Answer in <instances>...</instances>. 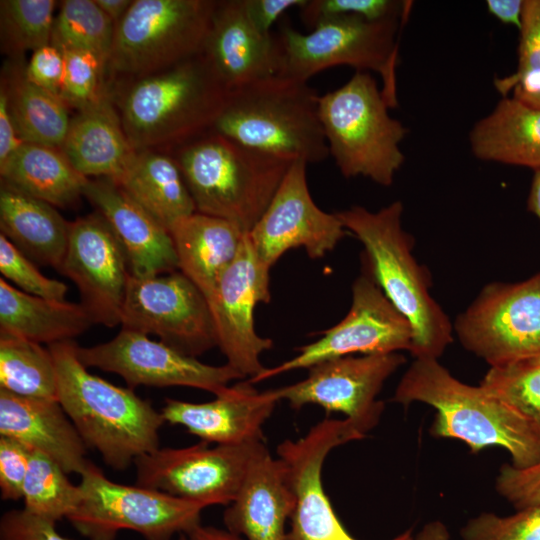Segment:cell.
I'll return each mask as SVG.
<instances>
[{
    "label": "cell",
    "mask_w": 540,
    "mask_h": 540,
    "mask_svg": "<svg viewBox=\"0 0 540 540\" xmlns=\"http://www.w3.org/2000/svg\"><path fill=\"white\" fill-rule=\"evenodd\" d=\"M392 401L432 406L436 415L430 434L436 438L460 440L473 453L500 447L509 453L515 468L540 462V428L483 386L455 378L438 359L415 358Z\"/></svg>",
    "instance_id": "1"
},
{
    "label": "cell",
    "mask_w": 540,
    "mask_h": 540,
    "mask_svg": "<svg viewBox=\"0 0 540 540\" xmlns=\"http://www.w3.org/2000/svg\"><path fill=\"white\" fill-rule=\"evenodd\" d=\"M73 340L48 346L57 372V400L87 448L100 453L106 465L122 471L159 448L165 423L152 404L91 374L77 355Z\"/></svg>",
    "instance_id": "2"
},
{
    "label": "cell",
    "mask_w": 540,
    "mask_h": 540,
    "mask_svg": "<svg viewBox=\"0 0 540 540\" xmlns=\"http://www.w3.org/2000/svg\"><path fill=\"white\" fill-rule=\"evenodd\" d=\"M336 214L363 244V263L383 293L411 324L412 356L438 359L452 341L453 327L430 294L427 271L412 254L413 238L402 227V202L376 212L353 206Z\"/></svg>",
    "instance_id": "3"
},
{
    "label": "cell",
    "mask_w": 540,
    "mask_h": 540,
    "mask_svg": "<svg viewBox=\"0 0 540 540\" xmlns=\"http://www.w3.org/2000/svg\"><path fill=\"white\" fill-rule=\"evenodd\" d=\"M196 212L226 219L249 233L293 161L209 130L174 149Z\"/></svg>",
    "instance_id": "4"
},
{
    "label": "cell",
    "mask_w": 540,
    "mask_h": 540,
    "mask_svg": "<svg viewBox=\"0 0 540 540\" xmlns=\"http://www.w3.org/2000/svg\"><path fill=\"white\" fill-rule=\"evenodd\" d=\"M319 97L306 81L266 77L229 91L211 130L275 157L319 163L329 156Z\"/></svg>",
    "instance_id": "5"
},
{
    "label": "cell",
    "mask_w": 540,
    "mask_h": 540,
    "mask_svg": "<svg viewBox=\"0 0 540 540\" xmlns=\"http://www.w3.org/2000/svg\"><path fill=\"white\" fill-rule=\"evenodd\" d=\"M227 95L199 54L139 77L122 100L120 119L137 151L154 146L176 149L211 130Z\"/></svg>",
    "instance_id": "6"
},
{
    "label": "cell",
    "mask_w": 540,
    "mask_h": 540,
    "mask_svg": "<svg viewBox=\"0 0 540 540\" xmlns=\"http://www.w3.org/2000/svg\"><path fill=\"white\" fill-rule=\"evenodd\" d=\"M376 80L356 72L340 88L319 97V116L331 155L346 178L363 176L390 186L404 163L400 144L407 134L390 116Z\"/></svg>",
    "instance_id": "7"
},
{
    "label": "cell",
    "mask_w": 540,
    "mask_h": 540,
    "mask_svg": "<svg viewBox=\"0 0 540 540\" xmlns=\"http://www.w3.org/2000/svg\"><path fill=\"white\" fill-rule=\"evenodd\" d=\"M403 20L337 16L321 21L307 34L284 26L277 39L278 75L308 82L316 73L338 65L351 66L358 72L371 70L381 75L382 93L389 106L395 107L397 35Z\"/></svg>",
    "instance_id": "8"
},
{
    "label": "cell",
    "mask_w": 540,
    "mask_h": 540,
    "mask_svg": "<svg viewBox=\"0 0 540 540\" xmlns=\"http://www.w3.org/2000/svg\"><path fill=\"white\" fill-rule=\"evenodd\" d=\"M216 3L133 0L115 26L108 67L143 77L201 54Z\"/></svg>",
    "instance_id": "9"
},
{
    "label": "cell",
    "mask_w": 540,
    "mask_h": 540,
    "mask_svg": "<svg viewBox=\"0 0 540 540\" xmlns=\"http://www.w3.org/2000/svg\"><path fill=\"white\" fill-rule=\"evenodd\" d=\"M81 500L67 518L88 540H115L121 530L171 540L200 524L203 506L167 493L109 480L92 462L80 474Z\"/></svg>",
    "instance_id": "10"
},
{
    "label": "cell",
    "mask_w": 540,
    "mask_h": 540,
    "mask_svg": "<svg viewBox=\"0 0 540 540\" xmlns=\"http://www.w3.org/2000/svg\"><path fill=\"white\" fill-rule=\"evenodd\" d=\"M454 330L464 348L490 366L540 354V273L486 285Z\"/></svg>",
    "instance_id": "11"
},
{
    "label": "cell",
    "mask_w": 540,
    "mask_h": 540,
    "mask_svg": "<svg viewBox=\"0 0 540 540\" xmlns=\"http://www.w3.org/2000/svg\"><path fill=\"white\" fill-rule=\"evenodd\" d=\"M121 325L156 335L161 342L195 358L217 346L207 299L181 271L151 277L131 275Z\"/></svg>",
    "instance_id": "12"
},
{
    "label": "cell",
    "mask_w": 540,
    "mask_h": 540,
    "mask_svg": "<svg viewBox=\"0 0 540 540\" xmlns=\"http://www.w3.org/2000/svg\"><path fill=\"white\" fill-rule=\"evenodd\" d=\"M363 265L361 275L353 283L352 305L344 319L325 331L317 341L299 348L295 357L248 379L251 383L357 353L410 352L413 340L411 324L389 301L368 267Z\"/></svg>",
    "instance_id": "13"
},
{
    "label": "cell",
    "mask_w": 540,
    "mask_h": 540,
    "mask_svg": "<svg viewBox=\"0 0 540 540\" xmlns=\"http://www.w3.org/2000/svg\"><path fill=\"white\" fill-rule=\"evenodd\" d=\"M264 441L182 448H158L138 457L136 484L194 502L204 508L229 505L244 481L250 460Z\"/></svg>",
    "instance_id": "14"
},
{
    "label": "cell",
    "mask_w": 540,
    "mask_h": 540,
    "mask_svg": "<svg viewBox=\"0 0 540 540\" xmlns=\"http://www.w3.org/2000/svg\"><path fill=\"white\" fill-rule=\"evenodd\" d=\"M405 363L398 353L344 356L309 368L308 376L277 388L293 409L308 404L341 412L364 437L380 421L384 402L377 400L385 381Z\"/></svg>",
    "instance_id": "15"
},
{
    "label": "cell",
    "mask_w": 540,
    "mask_h": 540,
    "mask_svg": "<svg viewBox=\"0 0 540 540\" xmlns=\"http://www.w3.org/2000/svg\"><path fill=\"white\" fill-rule=\"evenodd\" d=\"M86 367L116 373L133 389L137 386H186L218 395L233 380L244 377L229 364L213 366L181 353L147 335L121 329L110 341L77 347Z\"/></svg>",
    "instance_id": "16"
},
{
    "label": "cell",
    "mask_w": 540,
    "mask_h": 540,
    "mask_svg": "<svg viewBox=\"0 0 540 540\" xmlns=\"http://www.w3.org/2000/svg\"><path fill=\"white\" fill-rule=\"evenodd\" d=\"M270 269L246 234L237 257L208 300L217 346L227 364L244 378H254L266 369L260 357L273 346L271 339L257 334L254 325L256 305L271 300Z\"/></svg>",
    "instance_id": "17"
},
{
    "label": "cell",
    "mask_w": 540,
    "mask_h": 540,
    "mask_svg": "<svg viewBox=\"0 0 540 540\" xmlns=\"http://www.w3.org/2000/svg\"><path fill=\"white\" fill-rule=\"evenodd\" d=\"M307 163L295 160L266 211L247 233L259 257L270 267L292 248L303 247L318 259L335 248L347 230L336 213L321 210L309 192Z\"/></svg>",
    "instance_id": "18"
},
{
    "label": "cell",
    "mask_w": 540,
    "mask_h": 540,
    "mask_svg": "<svg viewBox=\"0 0 540 540\" xmlns=\"http://www.w3.org/2000/svg\"><path fill=\"white\" fill-rule=\"evenodd\" d=\"M60 272L77 285L81 304L95 323L121 324L130 266L120 241L97 211L69 222Z\"/></svg>",
    "instance_id": "19"
},
{
    "label": "cell",
    "mask_w": 540,
    "mask_h": 540,
    "mask_svg": "<svg viewBox=\"0 0 540 540\" xmlns=\"http://www.w3.org/2000/svg\"><path fill=\"white\" fill-rule=\"evenodd\" d=\"M337 446L336 434L322 426L278 445V457L287 466L296 496L286 540H357L342 525L322 484L325 459ZM413 539L412 529H408L390 540Z\"/></svg>",
    "instance_id": "20"
},
{
    "label": "cell",
    "mask_w": 540,
    "mask_h": 540,
    "mask_svg": "<svg viewBox=\"0 0 540 540\" xmlns=\"http://www.w3.org/2000/svg\"><path fill=\"white\" fill-rule=\"evenodd\" d=\"M280 400L277 389L260 392L246 380L209 402L166 398L161 414L165 422L185 427L201 441L237 445L264 441L262 427Z\"/></svg>",
    "instance_id": "21"
},
{
    "label": "cell",
    "mask_w": 540,
    "mask_h": 540,
    "mask_svg": "<svg viewBox=\"0 0 540 540\" xmlns=\"http://www.w3.org/2000/svg\"><path fill=\"white\" fill-rule=\"evenodd\" d=\"M201 55L229 91L277 75V39L261 34L248 19L242 0L217 1Z\"/></svg>",
    "instance_id": "22"
},
{
    "label": "cell",
    "mask_w": 540,
    "mask_h": 540,
    "mask_svg": "<svg viewBox=\"0 0 540 540\" xmlns=\"http://www.w3.org/2000/svg\"><path fill=\"white\" fill-rule=\"evenodd\" d=\"M296 504L286 464L264 442L255 450L241 488L226 508L228 531L246 540H286L285 524Z\"/></svg>",
    "instance_id": "23"
},
{
    "label": "cell",
    "mask_w": 540,
    "mask_h": 540,
    "mask_svg": "<svg viewBox=\"0 0 540 540\" xmlns=\"http://www.w3.org/2000/svg\"><path fill=\"white\" fill-rule=\"evenodd\" d=\"M84 196L120 241L131 275L151 277L177 271L178 259L169 231L117 183L106 178L89 179Z\"/></svg>",
    "instance_id": "24"
},
{
    "label": "cell",
    "mask_w": 540,
    "mask_h": 540,
    "mask_svg": "<svg viewBox=\"0 0 540 540\" xmlns=\"http://www.w3.org/2000/svg\"><path fill=\"white\" fill-rule=\"evenodd\" d=\"M0 436L55 461L67 474H81L87 446L58 400L19 396L0 389Z\"/></svg>",
    "instance_id": "25"
},
{
    "label": "cell",
    "mask_w": 540,
    "mask_h": 540,
    "mask_svg": "<svg viewBox=\"0 0 540 540\" xmlns=\"http://www.w3.org/2000/svg\"><path fill=\"white\" fill-rule=\"evenodd\" d=\"M60 149L85 177L106 178L116 183L138 153L107 95L71 118Z\"/></svg>",
    "instance_id": "26"
},
{
    "label": "cell",
    "mask_w": 540,
    "mask_h": 540,
    "mask_svg": "<svg viewBox=\"0 0 540 540\" xmlns=\"http://www.w3.org/2000/svg\"><path fill=\"white\" fill-rule=\"evenodd\" d=\"M169 233L178 269L208 302L222 275L237 257L247 233L233 222L199 212L176 222Z\"/></svg>",
    "instance_id": "27"
},
{
    "label": "cell",
    "mask_w": 540,
    "mask_h": 540,
    "mask_svg": "<svg viewBox=\"0 0 540 540\" xmlns=\"http://www.w3.org/2000/svg\"><path fill=\"white\" fill-rule=\"evenodd\" d=\"M0 229L34 263L61 270L69 222L53 205L1 180Z\"/></svg>",
    "instance_id": "28"
},
{
    "label": "cell",
    "mask_w": 540,
    "mask_h": 540,
    "mask_svg": "<svg viewBox=\"0 0 540 540\" xmlns=\"http://www.w3.org/2000/svg\"><path fill=\"white\" fill-rule=\"evenodd\" d=\"M473 155L483 161L540 169V109L503 96L471 129Z\"/></svg>",
    "instance_id": "29"
},
{
    "label": "cell",
    "mask_w": 540,
    "mask_h": 540,
    "mask_svg": "<svg viewBox=\"0 0 540 540\" xmlns=\"http://www.w3.org/2000/svg\"><path fill=\"white\" fill-rule=\"evenodd\" d=\"M94 323L81 303L34 296L0 279V334L51 345L72 340Z\"/></svg>",
    "instance_id": "30"
},
{
    "label": "cell",
    "mask_w": 540,
    "mask_h": 540,
    "mask_svg": "<svg viewBox=\"0 0 540 540\" xmlns=\"http://www.w3.org/2000/svg\"><path fill=\"white\" fill-rule=\"evenodd\" d=\"M117 184L168 231L176 222L196 212L191 193L172 155L138 151Z\"/></svg>",
    "instance_id": "31"
},
{
    "label": "cell",
    "mask_w": 540,
    "mask_h": 540,
    "mask_svg": "<svg viewBox=\"0 0 540 540\" xmlns=\"http://www.w3.org/2000/svg\"><path fill=\"white\" fill-rule=\"evenodd\" d=\"M1 180L53 206L81 196L90 178L78 172L60 148L24 142L0 165Z\"/></svg>",
    "instance_id": "32"
},
{
    "label": "cell",
    "mask_w": 540,
    "mask_h": 540,
    "mask_svg": "<svg viewBox=\"0 0 540 540\" xmlns=\"http://www.w3.org/2000/svg\"><path fill=\"white\" fill-rule=\"evenodd\" d=\"M10 111L23 142L60 148L69 129L68 105L27 80L24 69H12L1 77Z\"/></svg>",
    "instance_id": "33"
},
{
    "label": "cell",
    "mask_w": 540,
    "mask_h": 540,
    "mask_svg": "<svg viewBox=\"0 0 540 540\" xmlns=\"http://www.w3.org/2000/svg\"><path fill=\"white\" fill-rule=\"evenodd\" d=\"M0 389L57 400V372L50 350L27 339L0 334Z\"/></svg>",
    "instance_id": "34"
},
{
    "label": "cell",
    "mask_w": 540,
    "mask_h": 540,
    "mask_svg": "<svg viewBox=\"0 0 540 540\" xmlns=\"http://www.w3.org/2000/svg\"><path fill=\"white\" fill-rule=\"evenodd\" d=\"M115 26L95 0H65L54 19L51 44L61 51L91 52L108 63Z\"/></svg>",
    "instance_id": "35"
},
{
    "label": "cell",
    "mask_w": 540,
    "mask_h": 540,
    "mask_svg": "<svg viewBox=\"0 0 540 540\" xmlns=\"http://www.w3.org/2000/svg\"><path fill=\"white\" fill-rule=\"evenodd\" d=\"M24 509L54 522L68 518L81 500V489L51 458L31 450L23 485Z\"/></svg>",
    "instance_id": "36"
},
{
    "label": "cell",
    "mask_w": 540,
    "mask_h": 540,
    "mask_svg": "<svg viewBox=\"0 0 540 540\" xmlns=\"http://www.w3.org/2000/svg\"><path fill=\"white\" fill-rule=\"evenodd\" d=\"M54 0H1V45L11 56L50 45L54 24Z\"/></svg>",
    "instance_id": "37"
},
{
    "label": "cell",
    "mask_w": 540,
    "mask_h": 540,
    "mask_svg": "<svg viewBox=\"0 0 540 540\" xmlns=\"http://www.w3.org/2000/svg\"><path fill=\"white\" fill-rule=\"evenodd\" d=\"M480 385L540 428V354L490 366Z\"/></svg>",
    "instance_id": "38"
},
{
    "label": "cell",
    "mask_w": 540,
    "mask_h": 540,
    "mask_svg": "<svg viewBox=\"0 0 540 540\" xmlns=\"http://www.w3.org/2000/svg\"><path fill=\"white\" fill-rule=\"evenodd\" d=\"M64 76L60 97L79 111L95 104L106 94L102 76L108 63L98 55L77 50H64Z\"/></svg>",
    "instance_id": "39"
},
{
    "label": "cell",
    "mask_w": 540,
    "mask_h": 540,
    "mask_svg": "<svg viewBox=\"0 0 540 540\" xmlns=\"http://www.w3.org/2000/svg\"><path fill=\"white\" fill-rule=\"evenodd\" d=\"M460 540H540V504L509 516L481 513L461 528Z\"/></svg>",
    "instance_id": "40"
},
{
    "label": "cell",
    "mask_w": 540,
    "mask_h": 540,
    "mask_svg": "<svg viewBox=\"0 0 540 540\" xmlns=\"http://www.w3.org/2000/svg\"><path fill=\"white\" fill-rule=\"evenodd\" d=\"M410 2L396 0H305L299 7L301 20L311 29L337 16H358L370 21L405 18Z\"/></svg>",
    "instance_id": "41"
},
{
    "label": "cell",
    "mask_w": 540,
    "mask_h": 540,
    "mask_svg": "<svg viewBox=\"0 0 540 540\" xmlns=\"http://www.w3.org/2000/svg\"><path fill=\"white\" fill-rule=\"evenodd\" d=\"M519 32L516 71L495 79V86L503 96H508V92L517 85L540 79V0H524Z\"/></svg>",
    "instance_id": "42"
},
{
    "label": "cell",
    "mask_w": 540,
    "mask_h": 540,
    "mask_svg": "<svg viewBox=\"0 0 540 540\" xmlns=\"http://www.w3.org/2000/svg\"><path fill=\"white\" fill-rule=\"evenodd\" d=\"M0 272L21 291L45 299L65 301V283L43 275L35 263L0 234Z\"/></svg>",
    "instance_id": "43"
},
{
    "label": "cell",
    "mask_w": 540,
    "mask_h": 540,
    "mask_svg": "<svg viewBox=\"0 0 540 540\" xmlns=\"http://www.w3.org/2000/svg\"><path fill=\"white\" fill-rule=\"evenodd\" d=\"M498 494L516 510L540 504V462L527 468L503 464L495 480Z\"/></svg>",
    "instance_id": "44"
},
{
    "label": "cell",
    "mask_w": 540,
    "mask_h": 540,
    "mask_svg": "<svg viewBox=\"0 0 540 540\" xmlns=\"http://www.w3.org/2000/svg\"><path fill=\"white\" fill-rule=\"evenodd\" d=\"M31 450L9 437L0 436V492L2 500L22 498Z\"/></svg>",
    "instance_id": "45"
},
{
    "label": "cell",
    "mask_w": 540,
    "mask_h": 540,
    "mask_svg": "<svg viewBox=\"0 0 540 540\" xmlns=\"http://www.w3.org/2000/svg\"><path fill=\"white\" fill-rule=\"evenodd\" d=\"M0 540H71L56 529V522L26 509H11L0 518Z\"/></svg>",
    "instance_id": "46"
},
{
    "label": "cell",
    "mask_w": 540,
    "mask_h": 540,
    "mask_svg": "<svg viewBox=\"0 0 540 540\" xmlns=\"http://www.w3.org/2000/svg\"><path fill=\"white\" fill-rule=\"evenodd\" d=\"M25 76L34 85L60 97L64 76L62 51L52 44L34 51L25 67Z\"/></svg>",
    "instance_id": "47"
},
{
    "label": "cell",
    "mask_w": 540,
    "mask_h": 540,
    "mask_svg": "<svg viewBox=\"0 0 540 540\" xmlns=\"http://www.w3.org/2000/svg\"><path fill=\"white\" fill-rule=\"evenodd\" d=\"M245 13L252 25L263 35L271 36L270 30L278 18L288 9L301 7L305 0H242Z\"/></svg>",
    "instance_id": "48"
},
{
    "label": "cell",
    "mask_w": 540,
    "mask_h": 540,
    "mask_svg": "<svg viewBox=\"0 0 540 540\" xmlns=\"http://www.w3.org/2000/svg\"><path fill=\"white\" fill-rule=\"evenodd\" d=\"M24 142L19 137L10 111L8 94L0 85V165L4 164Z\"/></svg>",
    "instance_id": "49"
},
{
    "label": "cell",
    "mask_w": 540,
    "mask_h": 540,
    "mask_svg": "<svg viewBox=\"0 0 540 540\" xmlns=\"http://www.w3.org/2000/svg\"><path fill=\"white\" fill-rule=\"evenodd\" d=\"M524 0H488V12L504 24L514 25L518 29L522 23Z\"/></svg>",
    "instance_id": "50"
},
{
    "label": "cell",
    "mask_w": 540,
    "mask_h": 540,
    "mask_svg": "<svg viewBox=\"0 0 540 540\" xmlns=\"http://www.w3.org/2000/svg\"><path fill=\"white\" fill-rule=\"evenodd\" d=\"M190 540H244L228 530L199 524L186 534Z\"/></svg>",
    "instance_id": "51"
},
{
    "label": "cell",
    "mask_w": 540,
    "mask_h": 540,
    "mask_svg": "<svg viewBox=\"0 0 540 540\" xmlns=\"http://www.w3.org/2000/svg\"><path fill=\"white\" fill-rule=\"evenodd\" d=\"M511 91L513 97L540 109V79L528 84L517 85Z\"/></svg>",
    "instance_id": "52"
},
{
    "label": "cell",
    "mask_w": 540,
    "mask_h": 540,
    "mask_svg": "<svg viewBox=\"0 0 540 540\" xmlns=\"http://www.w3.org/2000/svg\"><path fill=\"white\" fill-rule=\"evenodd\" d=\"M95 2L116 25L125 16L133 0H95Z\"/></svg>",
    "instance_id": "53"
},
{
    "label": "cell",
    "mask_w": 540,
    "mask_h": 540,
    "mask_svg": "<svg viewBox=\"0 0 540 540\" xmlns=\"http://www.w3.org/2000/svg\"><path fill=\"white\" fill-rule=\"evenodd\" d=\"M450 535L446 525L439 521L434 520L428 522L424 527L414 536L413 540H449Z\"/></svg>",
    "instance_id": "54"
},
{
    "label": "cell",
    "mask_w": 540,
    "mask_h": 540,
    "mask_svg": "<svg viewBox=\"0 0 540 540\" xmlns=\"http://www.w3.org/2000/svg\"><path fill=\"white\" fill-rule=\"evenodd\" d=\"M527 210L540 219V169L534 171L527 197Z\"/></svg>",
    "instance_id": "55"
},
{
    "label": "cell",
    "mask_w": 540,
    "mask_h": 540,
    "mask_svg": "<svg viewBox=\"0 0 540 540\" xmlns=\"http://www.w3.org/2000/svg\"><path fill=\"white\" fill-rule=\"evenodd\" d=\"M178 540H190L185 533L179 534Z\"/></svg>",
    "instance_id": "56"
}]
</instances>
